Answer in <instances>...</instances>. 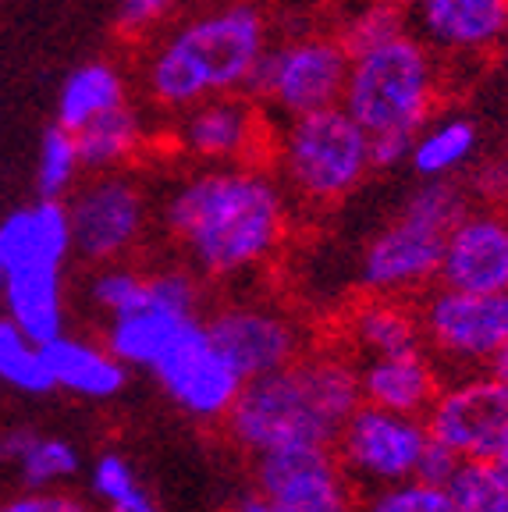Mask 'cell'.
<instances>
[{
	"label": "cell",
	"instance_id": "obj_1",
	"mask_svg": "<svg viewBox=\"0 0 508 512\" xmlns=\"http://www.w3.org/2000/svg\"><path fill=\"white\" fill-rule=\"evenodd\" d=\"M160 224L196 274L235 281L274 264L292 203L263 164H203L167 192Z\"/></svg>",
	"mask_w": 508,
	"mask_h": 512
},
{
	"label": "cell",
	"instance_id": "obj_2",
	"mask_svg": "<svg viewBox=\"0 0 508 512\" xmlns=\"http://www.w3.org/2000/svg\"><path fill=\"white\" fill-rule=\"evenodd\" d=\"M359 402V367L345 352H302L288 367L242 384L224 427L249 456L295 445L334 448Z\"/></svg>",
	"mask_w": 508,
	"mask_h": 512
},
{
	"label": "cell",
	"instance_id": "obj_3",
	"mask_svg": "<svg viewBox=\"0 0 508 512\" xmlns=\"http://www.w3.org/2000/svg\"><path fill=\"white\" fill-rule=\"evenodd\" d=\"M267 50V18L249 0L182 22L150 50L143 64L146 100L160 114H182L199 100L242 93L253 64Z\"/></svg>",
	"mask_w": 508,
	"mask_h": 512
},
{
	"label": "cell",
	"instance_id": "obj_4",
	"mask_svg": "<svg viewBox=\"0 0 508 512\" xmlns=\"http://www.w3.org/2000/svg\"><path fill=\"white\" fill-rule=\"evenodd\" d=\"M270 157L288 203L306 210H331L345 203L374 171L370 136L342 104L288 118Z\"/></svg>",
	"mask_w": 508,
	"mask_h": 512
},
{
	"label": "cell",
	"instance_id": "obj_5",
	"mask_svg": "<svg viewBox=\"0 0 508 512\" xmlns=\"http://www.w3.org/2000/svg\"><path fill=\"white\" fill-rule=\"evenodd\" d=\"M441 68L416 32H402L349 61L342 107L366 128V136L405 132L416 136L437 111Z\"/></svg>",
	"mask_w": 508,
	"mask_h": 512
},
{
	"label": "cell",
	"instance_id": "obj_6",
	"mask_svg": "<svg viewBox=\"0 0 508 512\" xmlns=\"http://www.w3.org/2000/svg\"><path fill=\"white\" fill-rule=\"evenodd\" d=\"M466 189L448 178H427L398 217L366 242L359 281L374 296H416L441 271L445 235L466 214Z\"/></svg>",
	"mask_w": 508,
	"mask_h": 512
},
{
	"label": "cell",
	"instance_id": "obj_7",
	"mask_svg": "<svg viewBox=\"0 0 508 512\" xmlns=\"http://www.w3.org/2000/svg\"><path fill=\"white\" fill-rule=\"evenodd\" d=\"M349 61L352 57L345 54L334 32L299 36L263 50L242 93L253 96L256 104H270L285 118H299L320 107L342 104Z\"/></svg>",
	"mask_w": 508,
	"mask_h": 512
},
{
	"label": "cell",
	"instance_id": "obj_8",
	"mask_svg": "<svg viewBox=\"0 0 508 512\" xmlns=\"http://www.w3.org/2000/svg\"><path fill=\"white\" fill-rule=\"evenodd\" d=\"M150 370L167 399L199 424H224L246 384L199 317L185 320Z\"/></svg>",
	"mask_w": 508,
	"mask_h": 512
},
{
	"label": "cell",
	"instance_id": "obj_9",
	"mask_svg": "<svg viewBox=\"0 0 508 512\" xmlns=\"http://www.w3.org/2000/svg\"><path fill=\"white\" fill-rule=\"evenodd\" d=\"M64 203L72 217V246L89 264H121L143 242L150 203L143 185L125 171H100L75 185Z\"/></svg>",
	"mask_w": 508,
	"mask_h": 512
},
{
	"label": "cell",
	"instance_id": "obj_10",
	"mask_svg": "<svg viewBox=\"0 0 508 512\" xmlns=\"http://www.w3.org/2000/svg\"><path fill=\"white\" fill-rule=\"evenodd\" d=\"M423 349L459 370L491 367L508 342V292H459L437 288L420 303Z\"/></svg>",
	"mask_w": 508,
	"mask_h": 512
},
{
	"label": "cell",
	"instance_id": "obj_11",
	"mask_svg": "<svg viewBox=\"0 0 508 512\" xmlns=\"http://www.w3.org/2000/svg\"><path fill=\"white\" fill-rule=\"evenodd\" d=\"M427 445L430 431L423 416L391 413V409L359 402V409L334 441V456L345 466L352 484L377 491L416 477Z\"/></svg>",
	"mask_w": 508,
	"mask_h": 512
},
{
	"label": "cell",
	"instance_id": "obj_12",
	"mask_svg": "<svg viewBox=\"0 0 508 512\" xmlns=\"http://www.w3.org/2000/svg\"><path fill=\"white\" fill-rule=\"evenodd\" d=\"M256 459V488L278 512H356V484L331 445L274 448Z\"/></svg>",
	"mask_w": 508,
	"mask_h": 512
},
{
	"label": "cell",
	"instance_id": "obj_13",
	"mask_svg": "<svg viewBox=\"0 0 508 512\" xmlns=\"http://www.w3.org/2000/svg\"><path fill=\"white\" fill-rule=\"evenodd\" d=\"M175 146L199 164H260L270 157V128L246 93H221L175 114Z\"/></svg>",
	"mask_w": 508,
	"mask_h": 512
},
{
	"label": "cell",
	"instance_id": "obj_14",
	"mask_svg": "<svg viewBox=\"0 0 508 512\" xmlns=\"http://www.w3.org/2000/svg\"><path fill=\"white\" fill-rule=\"evenodd\" d=\"M423 424L437 445L452 448L459 459H491L508 431V384L491 370L448 388L441 384L437 399L423 413Z\"/></svg>",
	"mask_w": 508,
	"mask_h": 512
},
{
	"label": "cell",
	"instance_id": "obj_15",
	"mask_svg": "<svg viewBox=\"0 0 508 512\" xmlns=\"http://www.w3.org/2000/svg\"><path fill=\"white\" fill-rule=\"evenodd\" d=\"M210 338L246 381L295 363L306 349V331L295 317L270 303H228L207 320Z\"/></svg>",
	"mask_w": 508,
	"mask_h": 512
},
{
	"label": "cell",
	"instance_id": "obj_16",
	"mask_svg": "<svg viewBox=\"0 0 508 512\" xmlns=\"http://www.w3.org/2000/svg\"><path fill=\"white\" fill-rule=\"evenodd\" d=\"M437 281L459 292H508L505 210H466L448 228Z\"/></svg>",
	"mask_w": 508,
	"mask_h": 512
},
{
	"label": "cell",
	"instance_id": "obj_17",
	"mask_svg": "<svg viewBox=\"0 0 508 512\" xmlns=\"http://www.w3.org/2000/svg\"><path fill=\"white\" fill-rule=\"evenodd\" d=\"M409 22L437 54H487L508 40V0H416Z\"/></svg>",
	"mask_w": 508,
	"mask_h": 512
},
{
	"label": "cell",
	"instance_id": "obj_18",
	"mask_svg": "<svg viewBox=\"0 0 508 512\" xmlns=\"http://www.w3.org/2000/svg\"><path fill=\"white\" fill-rule=\"evenodd\" d=\"M437 392H441V374L423 349L370 356L366 363H359V399L366 406L423 416Z\"/></svg>",
	"mask_w": 508,
	"mask_h": 512
},
{
	"label": "cell",
	"instance_id": "obj_19",
	"mask_svg": "<svg viewBox=\"0 0 508 512\" xmlns=\"http://www.w3.org/2000/svg\"><path fill=\"white\" fill-rule=\"evenodd\" d=\"M0 253H4L8 271L22 264L64 267V260L75 253L68 203L40 196V203H32V207L11 210L0 221Z\"/></svg>",
	"mask_w": 508,
	"mask_h": 512
},
{
	"label": "cell",
	"instance_id": "obj_20",
	"mask_svg": "<svg viewBox=\"0 0 508 512\" xmlns=\"http://www.w3.org/2000/svg\"><path fill=\"white\" fill-rule=\"evenodd\" d=\"M342 335L352 352L370 356H391V352L423 349L420 306H413L405 296H374L366 292L342 320Z\"/></svg>",
	"mask_w": 508,
	"mask_h": 512
},
{
	"label": "cell",
	"instance_id": "obj_21",
	"mask_svg": "<svg viewBox=\"0 0 508 512\" xmlns=\"http://www.w3.org/2000/svg\"><path fill=\"white\" fill-rule=\"evenodd\" d=\"M4 310L32 342L64 335V267L22 264L11 267L0 288Z\"/></svg>",
	"mask_w": 508,
	"mask_h": 512
},
{
	"label": "cell",
	"instance_id": "obj_22",
	"mask_svg": "<svg viewBox=\"0 0 508 512\" xmlns=\"http://www.w3.org/2000/svg\"><path fill=\"white\" fill-rule=\"evenodd\" d=\"M54 388L79 395V399H114L125 388L128 367L107 345L86 338L57 335L40 345Z\"/></svg>",
	"mask_w": 508,
	"mask_h": 512
},
{
	"label": "cell",
	"instance_id": "obj_23",
	"mask_svg": "<svg viewBox=\"0 0 508 512\" xmlns=\"http://www.w3.org/2000/svg\"><path fill=\"white\" fill-rule=\"evenodd\" d=\"M75 143H79L82 171L89 175H100V171H125L146 143V125L143 114L135 111L132 104H121L114 111L100 114L89 125H82L75 132Z\"/></svg>",
	"mask_w": 508,
	"mask_h": 512
},
{
	"label": "cell",
	"instance_id": "obj_24",
	"mask_svg": "<svg viewBox=\"0 0 508 512\" xmlns=\"http://www.w3.org/2000/svg\"><path fill=\"white\" fill-rule=\"evenodd\" d=\"M125 100H128V82L118 64L86 61L64 79L61 93H57V125L79 132L82 125H89L100 114L121 107Z\"/></svg>",
	"mask_w": 508,
	"mask_h": 512
},
{
	"label": "cell",
	"instance_id": "obj_25",
	"mask_svg": "<svg viewBox=\"0 0 508 512\" xmlns=\"http://www.w3.org/2000/svg\"><path fill=\"white\" fill-rule=\"evenodd\" d=\"M185 320H192V317L167 313L143 299V306H135V310L121 313V317H111L104 345L125 363L128 370L132 367L150 370L153 360H157L160 352H164V345L178 335V328H182Z\"/></svg>",
	"mask_w": 508,
	"mask_h": 512
},
{
	"label": "cell",
	"instance_id": "obj_26",
	"mask_svg": "<svg viewBox=\"0 0 508 512\" xmlns=\"http://www.w3.org/2000/svg\"><path fill=\"white\" fill-rule=\"evenodd\" d=\"M477 125L469 118H445L423 125L409 150V164L420 178H448L477 153Z\"/></svg>",
	"mask_w": 508,
	"mask_h": 512
},
{
	"label": "cell",
	"instance_id": "obj_27",
	"mask_svg": "<svg viewBox=\"0 0 508 512\" xmlns=\"http://www.w3.org/2000/svg\"><path fill=\"white\" fill-rule=\"evenodd\" d=\"M4 456L15 459L25 488L32 491L54 488L61 480L75 477V470H79V452H75L72 441L47 438V434L36 431H15L11 438H4Z\"/></svg>",
	"mask_w": 508,
	"mask_h": 512
},
{
	"label": "cell",
	"instance_id": "obj_28",
	"mask_svg": "<svg viewBox=\"0 0 508 512\" xmlns=\"http://www.w3.org/2000/svg\"><path fill=\"white\" fill-rule=\"evenodd\" d=\"M0 381L25 395H43L54 388L40 342H32L8 313H0Z\"/></svg>",
	"mask_w": 508,
	"mask_h": 512
},
{
	"label": "cell",
	"instance_id": "obj_29",
	"mask_svg": "<svg viewBox=\"0 0 508 512\" xmlns=\"http://www.w3.org/2000/svg\"><path fill=\"white\" fill-rule=\"evenodd\" d=\"M402 32H409V11L402 4H395V0H366L338 25L334 36L345 47V54L356 57L363 50H374L381 43L395 40Z\"/></svg>",
	"mask_w": 508,
	"mask_h": 512
},
{
	"label": "cell",
	"instance_id": "obj_30",
	"mask_svg": "<svg viewBox=\"0 0 508 512\" xmlns=\"http://www.w3.org/2000/svg\"><path fill=\"white\" fill-rule=\"evenodd\" d=\"M89 488L107 512H160L157 498L135 477L132 463L121 452H104L96 459L93 473H89Z\"/></svg>",
	"mask_w": 508,
	"mask_h": 512
},
{
	"label": "cell",
	"instance_id": "obj_31",
	"mask_svg": "<svg viewBox=\"0 0 508 512\" xmlns=\"http://www.w3.org/2000/svg\"><path fill=\"white\" fill-rule=\"evenodd\" d=\"M79 175H82V157H79V143H75V132L54 121V125L43 132L40 160H36V185H40V196H47V200H64V196L79 185Z\"/></svg>",
	"mask_w": 508,
	"mask_h": 512
},
{
	"label": "cell",
	"instance_id": "obj_32",
	"mask_svg": "<svg viewBox=\"0 0 508 512\" xmlns=\"http://www.w3.org/2000/svg\"><path fill=\"white\" fill-rule=\"evenodd\" d=\"M459 512H508V484L487 459H462L448 480Z\"/></svg>",
	"mask_w": 508,
	"mask_h": 512
},
{
	"label": "cell",
	"instance_id": "obj_33",
	"mask_svg": "<svg viewBox=\"0 0 508 512\" xmlns=\"http://www.w3.org/2000/svg\"><path fill=\"white\" fill-rule=\"evenodd\" d=\"M363 512H459L448 484H430V480L409 477L377 488L374 498L363 505Z\"/></svg>",
	"mask_w": 508,
	"mask_h": 512
},
{
	"label": "cell",
	"instance_id": "obj_34",
	"mask_svg": "<svg viewBox=\"0 0 508 512\" xmlns=\"http://www.w3.org/2000/svg\"><path fill=\"white\" fill-rule=\"evenodd\" d=\"M89 296L100 310L111 317H121V313L143 306L146 299V274L128 267L125 260L121 264H100L93 285H89Z\"/></svg>",
	"mask_w": 508,
	"mask_h": 512
},
{
	"label": "cell",
	"instance_id": "obj_35",
	"mask_svg": "<svg viewBox=\"0 0 508 512\" xmlns=\"http://www.w3.org/2000/svg\"><path fill=\"white\" fill-rule=\"evenodd\" d=\"M175 8H178V0H121L114 29H118L125 40H146Z\"/></svg>",
	"mask_w": 508,
	"mask_h": 512
},
{
	"label": "cell",
	"instance_id": "obj_36",
	"mask_svg": "<svg viewBox=\"0 0 508 512\" xmlns=\"http://www.w3.org/2000/svg\"><path fill=\"white\" fill-rule=\"evenodd\" d=\"M466 196L480 200L491 210H508V157L484 160L466 182Z\"/></svg>",
	"mask_w": 508,
	"mask_h": 512
},
{
	"label": "cell",
	"instance_id": "obj_37",
	"mask_svg": "<svg viewBox=\"0 0 508 512\" xmlns=\"http://www.w3.org/2000/svg\"><path fill=\"white\" fill-rule=\"evenodd\" d=\"M0 512H93L89 502H82L79 495H64V491H29V495H18L0 502Z\"/></svg>",
	"mask_w": 508,
	"mask_h": 512
},
{
	"label": "cell",
	"instance_id": "obj_38",
	"mask_svg": "<svg viewBox=\"0 0 508 512\" xmlns=\"http://www.w3.org/2000/svg\"><path fill=\"white\" fill-rule=\"evenodd\" d=\"M416 136H405V132H381V136H370V164L377 171L398 168L402 160H409Z\"/></svg>",
	"mask_w": 508,
	"mask_h": 512
},
{
	"label": "cell",
	"instance_id": "obj_39",
	"mask_svg": "<svg viewBox=\"0 0 508 512\" xmlns=\"http://www.w3.org/2000/svg\"><path fill=\"white\" fill-rule=\"evenodd\" d=\"M459 463H462V459L455 456L452 448L437 445V441L430 438V445H427V452H423L416 477H420V480H430V484H448V480H452V473L459 470Z\"/></svg>",
	"mask_w": 508,
	"mask_h": 512
},
{
	"label": "cell",
	"instance_id": "obj_40",
	"mask_svg": "<svg viewBox=\"0 0 508 512\" xmlns=\"http://www.w3.org/2000/svg\"><path fill=\"white\" fill-rule=\"evenodd\" d=\"M487 463H491L494 473H498V477L508 484V431H505V438L498 441V448L491 452V459H487Z\"/></svg>",
	"mask_w": 508,
	"mask_h": 512
},
{
	"label": "cell",
	"instance_id": "obj_41",
	"mask_svg": "<svg viewBox=\"0 0 508 512\" xmlns=\"http://www.w3.org/2000/svg\"><path fill=\"white\" fill-rule=\"evenodd\" d=\"M235 512H278V509H274V505H270L267 498H263L260 491H256V495L242 498V502H239V509H235Z\"/></svg>",
	"mask_w": 508,
	"mask_h": 512
},
{
	"label": "cell",
	"instance_id": "obj_42",
	"mask_svg": "<svg viewBox=\"0 0 508 512\" xmlns=\"http://www.w3.org/2000/svg\"><path fill=\"white\" fill-rule=\"evenodd\" d=\"M487 370H491V374L498 377V381H505V384H508V342L501 345V349H498V356H494V360H491V367H487Z\"/></svg>",
	"mask_w": 508,
	"mask_h": 512
},
{
	"label": "cell",
	"instance_id": "obj_43",
	"mask_svg": "<svg viewBox=\"0 0 508 512\" xmlns=\"http://www.w3.org/2000/svg\"><path fill=\"white\" fill-rule=\"evenodd\" d=\"M4 278H8V264H4V253H0V288H4Z\"/></svg>",
	"mask_w": 508,
	"mask_h": 512
},
{
	"label": "cell",
	"instance_id": "obj_44",
	"mask_svg": "<svg viewBox=\"0 0 508 512\" xmlns=\"http://www.w3.org/2000/svg\"><path fill=\"white\" fill-rule=\"evenodd\" d=\"M395 4H402V8H413L416 0H395Z\"/></svg>",
	"mask_w": 508,
	"mask_h": 512
},
{
	"label": "cell",
	"instance_id": "obj_45",
	"mask_svg": "<svg viewBox=\"0 0 508 512\" xmlns=\"http://www.w3.org/2000/svg\"><path fill=\"white\" fill-rule=\"evenodd\" d=\"M0 456H4V441H0Z\"/></svg>",
	"mask_w": 508,
	"mask_h": 512
}]
</instances>
